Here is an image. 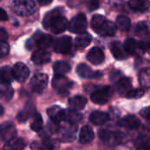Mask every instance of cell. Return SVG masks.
Listing matches in <instances>:
<instances>
[{
	"mask_svg": "<svg viewBox=\"0 0 150 150\" xmlns=\"http://www.w3.org/2000/svg\"><path fill=\"white\" fill-rule=\"evenodd\" d=\"M94 139V132L93 130L88 126L85 125L81 128L80 132V137L79 140L81 144H88Z\"/></svg>",
	"mask_w": 150,
	"mask_h": 150,
	"instance_id": "cell-22",
	"label": "cell"
},
{
	"mask_svg": "<svg viewBox=\"0 0 150 150\" xmlns=\"http://www.w3.org/2000/svg\"><path fill=\"white\" fill-rule=\"evenodd\" d=\"M52 87L59 95L66 96L72 87V82L64 75H55L52 80Z\"/></svg>",
	"mask_w": 150,
	"mask_h": 150,
	"instance_id": "cell-5",
	"label": "cell"
},
{
	"mask_svg": "<svg viewBox=\"0 0 150 150\" xmlns=\"http://www.w3.org/2000/svg\"><path fill=\"white\" fill-rule=\"evenodd\" d=\"M88 26L87 18L83 13L75 16L69 24V30L75 34H84Z\"/></svg>",
	"mask_w": 150,
	"mask_h": 150,
	"instance_id": "cell-6",
	"label": "cell"
},
{
	"mask_svg": "<svg viewBox=\"0 0 150 150\" xmlns=\"http://www.w3.org/2000/svg\"><path fill=\"white\" fill-rule=\"evenodd\" d=\"M13 72L14 79L19 82H24L29 76V69L23 63H17L13 67Z\"/></svg>",
	"mask_w": 150,
	"mask_h": 150,
	"instance_id": "cell-9",
	"label": "cell"
},
{
	"mask_svg": "<svg viewBox=\"0 0 150 150\" xmlns=\"http://www.w3.org/2000/svg\"><path fill=\"white\" fill-rule=\"evenodd\" d=\"M42 125H43V122H42V116L39 113H35L34 115L33 121L30 125L31 129L35 132H39L42 129Z\"/></svg>",
	"mask_w": 150,
	"mask_h": 150,
	"instance_id": "cell-37",
	"label": "cell"
},
{
	"mask_svg": "<svg viewBox=\"0 0 150 150\" xmlns=\"http://www.w3.org/2000/svg\"><path fill=\"white\" fill-rule=\"evenodd\" d=\"M69 107L71 110L79 111L84 109V107L87 104V99L84 96H73L69 100Z\"/></svg>",
	"mask_w": 150,
	"mask_h": 150,
	"instance_id": "cell-17",
	"label": "cell"
},
{
	"mask_svg": "<svg viewBox=\"0 0 150 150\" xmlns=\"http://www.w3.org/2000/svg\"><path fill=\"white\" fill-rule=\"evenodd\" d=\"M62 133H61V139L64 141H71L75 138V130L73 127L69 126V127H64Z\"/></svg>",
	"mask_w": 150,
	"mask_h": 150,
	"instance_id": "cell-34",
	"label": "cell"
},
{
	"mask_svg": "<svg viewBox=\"0 0 150 150\" xmlns=\"http://www.w3.org/2000/svg\"><path fill=\"white\" fill-rule=\"evenodd\" d=\"M13 69L9 66H4L0 69V81L11 83L13 81Z\"/></svg>",
	"mask_w": 150,
	"mask_h": 150,
	"instance_id": "cell-27",
	"label": "cell"
},
{
	"mask_svg": "<svg viewBox=\"0 0 150 150\" xmlns=\"http://www.w3.org/2000/svg\"><path fill=\"white\" fill-rule=\"evenodd\" d=\"M120 133L118 132H111V131H109V130H101L99 132V137L104 140V141H114V142H117L120 139Z\"/></svg>",
	"mask_w": 150,
	"mask_h": 150,
	"instance_id": "cell-26",
	"label": "cell"
},
{
	"mask_svg": "<svg viewBox=\"0 0 150 150\" xmlns=\"http://www.w3.org/2000/svg\"><path fill=\"white\" fill-rule=\"evenodd\" d=\"M110 119V116L108 113L103 111H94L91 113L89 117V120L96 125H102L105 124Z\"/></svg>",
	"mask_w": 150,
	"mask_h": 150,
	"instance_id": "cell-20",
	"label": "cell"
},
{
	"mask_svg": "<svg viewBox=\"0 0 150 150\" xmlns=\"http://www.w3.org/2000/svg\"><path fill=\"white\" fill-rule=\"evenodd\" d=\"M12 8L19 16H29L35 12L36 6L34 0H14Z\"/></svg>",
	"mask_w": 150,
	"mask_h": 150,
	"instance_id": "cell-3",
	"label": "cell"
},
{
	"mask_svg": "<svg viewBox=\"0 0 150 150\" xmlns=\"http://www.w3.org/2000/svg\"><path fill=\"white\" fill-rule=\"evenodd\" d=\"M25 142L21 138H14L6 143L3 150H23Z\"/></svg>",
	"mask_w": 150,
	"mask_h": 150,
	"instance_id": "cell-24",
	"label": "cell"
},
{
	"mask_svg": "<svg viewBox=\"0 0 150 150\" xmlns=\"http://www.w3.org/2000/svg\"><path fill=\"white\" fill-rule=\"evenodd\" d=\"M91 40L92 38L90 35L84 33V34L80 35L78 37H76V39H75V45H76L77 49L82 50L89 45V43L91 42Z\"/></svg>",
	"mask_w": 150,
	"mask_h": 150,
	"instance_id": "cell-28",
	"label": "cell"
},
{
	"mask_svg": "<svg viewBox=\"0 0 150 150\" xmlns=\"http://www.w3.org/2000/svg\"><path fill=\"white\" fill-rule=\"evenodd\" d=\"M116 27L121 31H128L131 27V21L124 15H119L116 20Z\"/></svg>",
	"mask_w": 150,
	"mask_h": 150,
	"instance_id": "cell-33",
	"label": "cell"
},
{
	"mask_svg": "<svg viewBox=\"0 0 150 150\" xmlns=\"http://www.w3.org/2000/svg\"><path fill=\"white\" fill-rule=\"evenodd\" d=\"M53 143L49 139H44L41 142L35 141L31 144V150H53Z\"/></svg>",
	"mask_w": 150,
	"mask_h": 150,
	"instance_id": "cell-32",
	"label": "cell"
},
{
	"mask_svg": "<svg viewBox=\"0 0 150 150\" xmlns=\"http://www.w3.org/2000/svg\"><path fill=\"white\" fill-rule=\"evenodd\" d=\"M110 51L114 57L117 60H123L125 59L127 57V53L124 48V46L118 42H114L110 44Z\"/></svg>",
	"mask_w": 150,
	"mask_h": 150,
	"instance_id": "cell-18",
	"label": "cell"
},
{
	"mask_svg": "<svg viewBox=\"0 0 150 150\" xmlns=\"http://www.w3.org/2000/svg\"><path fill=\"white\" fill-rule=\"evenodd\" d=\"M113 94V88L111 87L106 86L94 91L91 95V100L96 104H104L110 100Z\"/></svg>",
	"mask_w": 150,
	"mask_h": 150,
	"instance_id": "cell-4",
	"label": "cell"
},
{
	"mask_svg": "<svg viewBox=\"0 0 150 150\" xmlns=\"http://www.w3.org/2000/svg\"><path fill=\"white\" fill-rule=\"evenodd\" d=\"M132 89V81L129 78L120 79L117 84V90L120 95H126Z\"/></svg>",
	"mask_w": 150,
	"mask_h": 150,
	"instance_id": "cell-25",
	"label": "cell"
},
{
	"mask_svg": "<svg viewBox=\"0 0 150 150\" xmlns=\"http://www.w3.org/2000/svg\"><path fill=\"white\" fill-rule=\"evenodd\" d=\"M32 61L36 64H43L50 61V53L46 50H37L32 55Z\"/></svg>",
	"mask_w": 150,
	"mask_h": 150,
	"instance_id": "cell-16",
	"label": "cell"
},
{
	"mask_svg": "<svg viewBox=\"0 0 150 150\" xmlns=\"http://www.w3.org/2000/svg\"><path fill=\"white\" fill-rule=\"evenodd\" d=\"M138 48L146 50L150 49V39H146V40H142L140 42H138Z\"/></svg>",
	"mask_w": 150,
	"mask_h": 150,
	"instance_id": "cell-40",
	"label": "cell"
},
{
	"mask_svg": "<svg viewBox=\"0 0 150 150\" xmlns=\"http://www.w3.org/2000/svg\"><path fill=\"white\" fill-rule=\"evenodd\" d=\"M77 73L80 77L83 78V79H91V78H96V77H100L101 73L98 71H92V69L85 64H81L77 66L76 68Z\"/></svg>",
	"mask_w": 150,
	"mask_h": 150,
	"instance_id": "cell-15",
	"label": "cell"
},
{
	"mask_svg": "<svg viewBox=\"0 0 150 150\" xmlns=\"http://www.w3.org/2000/svg\"><path fill=\"white\" fill-rule=\"evenodd\" d=\"M32 40L34 42V45H36L41 50H45L47 48H50L54 43L53 38L50 35L42 34V33H37L36 35H35Z\"/></svg>",
	"mask_w": 150,
	"mask_h": 150,
	"instance_id": "cell-11",
	"label": "cell"
},
{
	"mask_svg": "<svg viewBox=\"0 0 150 150\" xmlns=\"http://www.w3.org/2000/svg\"><path fill=\"white\" fill-rule=\"evenodd\" d=\"M48 76L44 73H38L31 79L30 88L35 93H42L48 85Z\"/></svg>",
	"mask_w": 150,
	"mask_h": 150,
	"instance_id": "cell-7",
	"label": "cell"
},
{
	"mask_svg": "<svg viewBox=\"0 0 150 150\" xmlns=\"http://www.w3.org/2000/svg\"><path fill=\"white\" fill-rule=\"evenodd\" d=\"M71 38L70 36H62L58 39H57L53 44L54 47V50L57 53H67L70 51L71 48Z\"/></svg>",
	"mask_w": 150,
	"mask_h": 150,
	"instance_id": "cell-10",
	"label": "cell"
},
{
	"mask_svg": "<svg viewBox=\"0 0 150 150\" xmlns=\"http://www.w3.org/2000/svg\"><path fill=\"white\" fill-rule=\"evenodd\" d=\"M8 20V15L6 13L5 10H3L2 8H0V21H6Z\"/></svg>",
	"mask_w": 150,
	"mask_h": 150,
	"instance_id": "cell-44",
	"label": "cell"
},
{
	"mask_svg": "<svg viewBox=\"0 0 150 150\" xmlns=\"http://www.w3.org/2000/svg\"><path fill=\"white\" fill-rule=\"evenodd\" d=\"M136 150H150V136L140 135L135 142Z\"/></svg>",
	"mask_w": 150,
	"mask_h": 150,
	"instance_id": "cell-29",
	"label": "cell"
},
{
	"mask_svg": "<svg viewBox=\"0 0 150 150\" xmlns=\"http://www.w3.org/2000/svg\"><path fill=\"white\" fill-rule=\"evenodd\" d=\"M139 114L143 118H145L146 120H150V106L145 107L144 109H142L139 111Z\"/></svg>",
	"mask_w": 150,
	"mask_h": 150,
	"instance_id": "cell-41",
	"label": "cell"
},
{
	"mask_svg": "<svg viewBox=\"0 0 150 150\" xmlns=\"http://www.w3.org/2000/svg\"><path fill=\"white\" fill-rule=\"evenodd\" d=\"M9 45L6 42H0V59L6 57L9 53Z\"/></svg>",
	"mask_w": 150,
	"mask_h": 150,
	"instance_id": "cell-39",
	"label": "cell"
},
{
	"mask_svg": "<svg viewBox=\"0 0 150 150\" xmlns=\"http://www.w3.org/2000/svg\"><path fill=\"white\" fill-rule=\"evenodd\" d=\"M139 125H140L139 120L133 115L125 116L117 122V125L126 128V129H129V130L137 129L139 126Z\"/></svg>",
	"mask_w": 150,
	"mask_h": 150,
	"instance_id": "cell-14",
	"label": "cell"
},
{
	"mask_svg": "<svg viewBox=\"0 0 150 150\" xmlns=\"http://www.w3.org/2000/svg\"><path fill=\"white\" fill-rule=\"evenodd\" d=\"M16 134V128L12 122L7 121L0 125V139L7 142L14 139Z\"/></svg>",
	"mask_w": 150,
	"mask_h": 150,
	"instance_id": "cell-8",
	"label": "cell"
},
{
	"mask_svg": "<svg viewBox=\"0 0 150 150\" xmlns=\"http://www.w3.org/2000/svg\"><path fill=\"white\" fill-rule=\"evenodd\" d=\"M48 116L50 118V120L55 123L58 124L64 120L65 118V110H64L59 106H52L47 110Z\"/></svg>",
	"mask_w": 150,
	"mask_h": 150,
	"instance_id": "cell-13",
	"label": "cell"
},
{
	"mask_svg": "<svg viewBox=\"0 0 150 150\" xmlns=\"http://www.w3.org/2000/svg\"><path fill=\"white\" fill-rule=\"evenodd\" d=\"M87 58L91 64L97 65V64H102L104 61L105 56H104L103 51L100 48L94 47L88 51V53L87 55Z\"/></svg>",
	"mask_w": 150,
	"mask_h": 150,
	"instance_id": "cell-12",
	"label": "cell"
},
{
	"mask_svg": "<svg viewBox=\"0 0 150 150\" xmlns=\"http://www.w3.org/2000/svg\"><path fill=\"white\" fill-rule=\"evenodd\" d=\"M129 7L136 12H146L150 7L149 0H129Z\"/></svg>",
	"mask_w": 150,
	"mask_h": 150,
	"instance_id": "cell-19",
	"label": "cell"
},
{
	"mask_svg": "<svg viewBox=\"0 0 150 150\" xmlns=\"http://www.w3.org/2000/svg\"><path fill=\"white\" fill-rule=\"evenodd\" d=\"M13 96V88L10 83L0 81V99L3 101H10Z\"/></svg>",
	"mask_w": 150,
	"mask_h": 150,
	"instance_id": "cell-21",
	"label": "cell"
},
{
	"mask_svg": "<svg viewBox=\"0 0 150 150\" xmlns=\"http://www.w3.org/2000/svg\"><path fill=\"white\" fill-rule=\"evenodd\" d=\"M134 32L138 36L150 35V23L146 21H142L138 23L135 27Z\"/></svg>",
	"mask_w": 150,
	"mask_h": 150,
	"instance_id": "cell-30",
	"label": "cell"
},
{
	"mask_svg": "<svg viewBox=\"0 0 150 150\" xmlns=\"http://www.w3.org/2000/svg\"><path fill=\"white\" fill-rule=\"evenodd\" d=\"M124 48L127 54L133 55L136 52V49L138 48V42L134 39H132V38L126 39L124 44Z\"/></svg>",
	"mask_w": 150,
	"mask_h": 150,
	"instance_id": "cell-36",
	"label": "cell"
},
{
	"mask_svg": "<svg viewBox=\"0 0 150 150\" xmlns=\"http://www.w3.org/2000/svg\"><path fill=\"white\" fill-rule=\"evenodd\" d=\"M91 27L96 33L102 36H113L116 33V26L114 23L107 21L100 14H96L92 17Z\"/></svg>",
	"mask_w": 150,
	"mask_h": 150,
	"instance_id": "cell-2",
	"label": "cell"
},
{
	"mask_svg": "<svg viewBox=\"0 0 150 150\" xmlns=\"http://www.w3.org/2000/svg\"><path fill=\"white\" fill-rule=\"evenodd\" d=\"M35 106L32 104V103H28L25 108L19 112V114L17 115V119L20 121V122H25L27 121L32 115H35Z\"/></svg>",
	"mask_w": 150,
	"mask_h": 150,
	"instance_id": "cell-23",
	"label": "cell"
},
{
	"mask_svg": "<svg viewBox=\"0 0 150 150\" xmlns=\"http://www.w3.org/2000/svg\"><path fill=\"white\" fill-rule=\"evenodd\" d=\"M8 39V34L5 28H0V42H6Z\"/></svg>",
	"mask_w": 150,
	"mask_h": 150,
	"instance_id": "cell-42",
	"label": "cell"
},
{
	"mask_svg": "<svg viewBox=\"0 0 150 150\" xmlns=\"http://www.w3.org/2000/svg\"><path fill=\"white\" fill-rule=\"evenodd\" d=\"M99 7V3L98 0H91L89 3V8L90 10H96Z\"/></svg>",
	"mask_w": 150,
	"mask_h": 150,
	"instance_id": "cell-43",
	"label": "cell"
},
{
	"mask_svg": "<svg viewBox=\"0 0 150 150\" xmlns=\"http://www.w3.org/2000/svg\"><path fill=\"white\" fill-rule=\"evenodd\" d=\"M37 1L41 6H48L53 1V0H37Z\"/></svg>",
	"mask_w": 150,
	"mask_h": 150,
	"instance_id": "cell-45",
	"label": "cell"
},
{
	"mask_svg": "<svg viewBox=\"0 0 150 150\" xmlns=\"http://www.w3.org/2000/svg\"><path fill=\"white\" fill-rule=\"evenodd\" d=\"M43 27L50 30L54 34H60L69 28L68 21L64 16L62 15L60 9H55L48 13L42 21Z\"/></svg>",
	"mask_w": 150,
	"mask_h": 150,
	"instance_id": "cell-1",
	"label": "cell"
},
{
	"mask_svg": "<svg viewBox=\"0 0 150 150\" xmlns=\"http://www.w3.org/2000/svg\"><path fill=\"white\" fill-rule=\"evenodd\" d=\"M4 114V108L0 105V116H2Z\"/></svg>",
	"mask_w": 150,
	"mask_h": 150,
	"instance_id": "cell-46",
	"label": "cell"
},
{
	"mask_svg": "<svg viewBox=\"0 0 150 150\" xmlns=\"http://www.w3.org/2000/svg\"><path fill=\"white\" fill-rule=\"evenodd\" d=\"M82 118V116L78 113L77 111H74L71 110H65V118L64 121L68 122V123H75V122H78Z\"/></svg>",
	"mask_w": 150,
	"mask_h": 150,
	"instance_id": "cell-35",
	"label": "cell"
},
{
	"mask_svg": "<svg viewBox=\"0 0 150 150\" xmlns=\"http://www.w3.org/2000/svg\"><path fill=\"white\" fill-rule=\"evenodd\" d=\"M53 70L57 75H64L71 71V65L64 61H57L53 65Z\"/></svg>",
	"mask_w": 150,
	"mask_h": 150,
	"instance_id": "cell-31",
	"label": "cell"
},
{
	"mask_svg": "<svg viewBox=\"0 0 150 150\" xmlns=\"http://www.w3.org/2000/svg\"><path fill=\"white\" fill-rule=\"evenodd\" d=\"M0 1H1V0H0Z\"/></svg>",
	"mask_w": 150,
	"mask_h": 150,
	"instance_id": "cell-47",
	"label": "cell"
},
{
	"mask_svg": "<svg viewBox=\"0 0 150 150\" xmlns=\"http://www.w3.org/2000/svg\"><path fill=\"white\" fill-rule=\"evenodd\" d=\"M143 95H144V91L141 88H134V89H131L125 95V97L129 99H137V98H140Z\"/></svg>",
	"mask_w": 150,
	"mask_h": 150,
	"instance_id": "cell-38",
	"label": "cell"
}]
</instances>
